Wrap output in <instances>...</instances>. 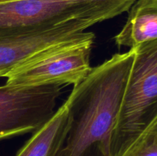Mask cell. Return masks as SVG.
<instances>
[{"mask_svg": "<svg viewBox=\"0 0 157 156\" xmlns=\"http://www.w3.org/2000/svg\"><path fill=\"white\" fill-rule=\"evenodd\" d=\"M1 1H9V0H0ZM56 1H64V2H75V1H84V0H56Z\"/></svg>", "mask_w": 157, "mask_h": 156, "instance_id": "30bf717a", "label": "cell"}, {"mask_svg": "<svg viewBox=\"0 0 157 156\" xmlns=\"http://www.w3.org/2000/svg\"><path fill=\"white\" fill-rule=\"evenodd\" d=\"M62 86L0 87V140L35 132L55 113Z\"/></svg>", "mask_w": 157, "mask_h": 156, "instance_id": "5b68a950", "label": "cell"}, {"mask_svg": "<svg viewBox=\"0 0 157 156\" xmlns=\"http://www.w3.org/2000/svg\"><path fill=\"white\" fill-rule=\"evenodd\" d=\"M100 22L97 18H77L50 28L0 37V77L55 46L94 41V34L86 29Z\"/></svg>", "mask_w": 157, "mask_h": 156, "instance_id": "8992f818", "label": "cell"}, {"mask_svg": "<svg viewBox=\"0 0 157 156\" xmlns=\"http://www.w3.org/2000/svg\"><path fill=\"white\" fill-rule=\"evenodd\" d=\"M133 48L134 59L113 132L114 156L157 122V39Z\"/></svg>", "mask_w": 157, "mask_h": 156, "instance_id": "7a4b0ae2", "label": "cell"}, {"mask_svg": "<svg viewBox=\"0 0 157 156\" xmlns=\"http://www.w3.org/2000/svg\"><path fill=\"white\" fill-rule=\"evenodd\" d=\"M135 51L116 54L74 86L64 102L69 128L56 156H114L113 137Z\"/></svg>", "mask_w": 157, "mask_h": 156, "instance_id": "6da1fadb", "label": "cell"}, {"mask_svg": "<svg viewBox=\"0 0 157 156\" xmlns=\"http://www.w3.org/2000/svg\"><path fill=\"white\" fill-rule=\"evenodd\" d=\"M69 115L63 104L34 134L15 156H56L67 136Z\"/></svg>", "mask_w": 157, "mask_h": 156, "instance_id": "ba28073f", "label": "cell"}, {"mask_svg": "<svg viewBox=\"0 0 157 156\" xmlns=\"http://www.w3.org/2000/svg\"><path fill=\"white\" fill-rule=\"evenodd\" d=\"M94 41L52 47L8 73L6 84L20 87L80 84L90 73Z\"/></svg>", "mask_w": 157, "mask_h": 156, "instance_id": "277c9868", "label": "cell"}, {"mask_svg": "<svg viewBox=\"0 0 157 156\" xmlns=\"http://www.w3.org/2000/svg\"><path fill=\"white\" fill-rule=\"evenodd\" d=\"M136 1H1L0 37L50 28L77 18H94L104 21L129 11Z\"/></svg>", "mask_w": 157, "mask_h": 156, "instance_id": "3957f363", "label": "cell"}, {"mask_svg": "<svg viewBox=\"0 0 157 156\" xmlns=\"http://www.w3.org/2000/svg\"><path fill=\"white\" fill-rule=\"evenodd\" d=\"M117 156H157V122Z\"/></svg>", "mask_w": 157, "mask_h": 156, "instance_id": "9c48e42d", "label": "cell"}, {"mask_svg": "<svg viewBox=\"0 0 157 156\" xmlns=\"http://www.w3.org/2000/svg\"><path fill=\"white\" fill-rule=\"evenodd\" d=\"M157 39V0H136L129 9L122 30L115 37L118 47L130 48Z\"/></svg>", "mask_w": 157, "mask_h": 156, "instance_id": "52a82bcc", "label": "cell"}]
</instances>
